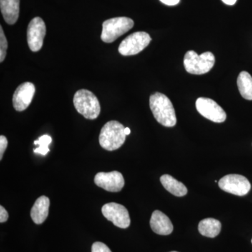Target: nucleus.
I'll use <instances>...</instances> for the list:
<instances>
[{
  "instance_id": "nucleus-1",
  "label": "nucleus",
  "mask_w": 252,
  "mask_h": 252,
  "mask_svg": "<svg viewBox=\"0 0 252 252\" xmlns=\"http://www.w3.org/2000/svg\"><path fill=\"white\" fill-rule=\"evenodd\" d=\"M150 109L159 124L165 127H173L177 124V117L170 99L165 94L156 93L149 99Z\"/></svg>"
},
{
  "instance_id": "nucleus-2",
  "label": "nucleus",
  "mask_w": 252,
  "mask_h": 252,
  "mask_svg": "<svg viewBox=\"0 0 252 252\" xmlns=\"http://www.w3.org/2000/svg\"><path fill=\"white\" fill-rule=\"evenodd\" d=\"M126 127L117 121L107 122L102 127L99 134V142L101 147L105 150H117L126 141Z\"/></svg>"
},
{
  "instance_id": "nucleus-3",
  "label": "nucleus",
  "mask_w": 252,
  "mask_h": 252,
  "mask_svg": "<svg viewBox=\"0 0 252 252\" xmlns=\"http://www.w3.org/2000/svg\"><path fill=\"white\" fill-rule=\"evenodd\" d=\"M74 105L78 112L86 119H97L100 113V104L98 99L91 91L81 89L74 96Z\"/></svg>"
},
{
  "instance_id": "nucleus-4",
  "label": "nucleus",
  "mask_w": 252,
  "mask_h": 252,
  "mask_svg": "<svg viewBox=\"0 0 252 252\" xmlns=\"http://www.w3.org/2000/svg\"><path fill=\"white\" fill-rule=\"evenodd\" d=\"M215 57L211 52L198 55L194 51L185 54L184 64L187 72L192 74H204L210 72L215 65Z\"/></svg>"
},
{
  "instance_id": "nucleus-5",
  "label": "nucleus",
  "mask_w": 252,
  "mask_h": 252,
  "mask_svg": "<svg viewBox=\"0 0 252 252\" xmlns=\"http://www.w3.org/2000/svg\"><path fill=\"white\" fill-rule=\"evenodd\" d=\"M134 21L130 18L117 17L110 18L102 24L101 39L105 43H112L132 29Z\"/></svg>"
},
{
  "instance_id": "nucleus-6",
  "label": "nucleus",
  "mask_w": 252,
  "mask_h": 252,
  "mask_svg": "<svg viewBox=\"0 0 252 252\" xmlns=\"http://www.w3.org/2000/svg\"><path fill=\"white\" fill-rule=\"evenodd\" d=\"M152 38L145 32H137L127 36L122 41L119 47V52L122 56H134L143 51L149 46Z\"/></svg>"
},
{
  "instance_id": "nucleus-7",
  "label": "nucleus",
  "mask_w": 252,
  "mask_h": 252,
  "mask_svg": "<svg viewBox=\"0 0 252 252\" xmlns=\"http://www.w3.org/2000/svg\"><path fill=\"white\" fill-rule=\"evenodd\" d=\"M219 187L227 193L243 196L250 192L252 186L244 176L231 174L222 177L219 182Z\"/></svg>"
},
{
  "instance_id": "nucleus-8",
  "label": "nucleus",
  "mask_w": 252,
  "mask_h": 252,
  "mask_svg": "<svg viewBox=\"0 0 252 252\" xmlns=\"http://www.w3.org/2000/svg\"><path fill=\"white\" fill-rule=\"evenodd\" d=\"M102 212L107 220L119 228H127L130 224V215L124 205L116 203L105 204L102 207Z\"/></svg>"
},
{
  "instance_id": "nucleus-9",
  "label": "nucleus",
  "mask_w": 252,
  "mask_h": 252,
  "mask_svg": "<svg viewBox=\"0 0 252 252\" xmlns=\"http://www.w3.org/2000/svg\"><path fill=\"white\" fill-rule=\"evenodd\" d=\"M195 106L200 114L212 122L223 123L226 119L225 111L213 99L199 97L195 102Z\"/></svg>"
},
{
  "instance_id": "nucleus-10",
  "label": "nucleus",
  "mask_w": 252,
  "mask_h": 252,
  "mask_svg": "<svg viewBox=\"0 0 252 252\" xmlns=\"http://www.w3.org/2000/svg\"><path fill=\"white\" fill-rule=\"evenodd\" d=\"M46 32L45 23L41 18H34L30 22L28 27L27 40L32 51L36 52L42 48Z\"/></svg>"
},
{
  "instance_id": "nucleus-11",
  "label": "nucleus",
  "mask_w": 252,
  "mask_h": 252,
  "mask_svg": "<svg viewBox=\"0 0 252 252\" xmlns=\"http://www.w3.org/2000/svg\"><path fill=\"white\" fill-rule=\"evenodd\" d=\"M94 182L97 187L109 192H119L125 185L124 177L121 172H98L94 178Z\"/></svg>"
},
{
  "instance_id": "nucleus-12",
  "label": "nucleus",
  "mask_w": 252,
  "mask_h": 252,
  "mask_svg": "<svg viewBox=\"0 0 252 252\" xmlns=\"http://www.w3.org/2000/svg\"><path fill=\"white\" fill-rule=\"evenodd\" d=\"M35 93V86L31 82L21 84L13 96V105L17 112L26 110L31 104Z\"/></svg>"
},
{
  "instance_id": "nucleus-13",
  "label": "nucleus",
  "mask_w": 252,
  "mask_h": 252,
  "mask_svg": "<svg viewBox=\"0 0 252 252\" xmlns=\"http://www.w3.org/2000/svg\"><path fill=\"white\" fill-rule=\"evenodd\" d=\"M150 226L154 233L160 235H168L173 231V225L169 217L159 210L152 213Z\"/></svg>"
},
{
  "instance_id": "nucleus-14",
  "label": "nucleus",
  "mask_w": 252,
  "mask_h": 252,
  "mask_svg": "<svg viewBox=\"0 0 252 252\" xmlns=\"http://www.w3.org/2000/svg\"><path fill=\"white\" fill-rule=\"evenodd\" d=\"M50 200L45 195L39 197L32 207L31 216L36 224H41L49 215Z\"/></svg>"
},
{
  "instance_id": "nucleus-15",
  "label": "nucleus",
  "mask_w": 252,
  "mask_h": 252,
  "mask_svg": "<svg viewBox=\"0 0 252 252\" xmlns=\"http://www.w3.org/2000/svg\"><path fill=\"white\" fill-rule=\"evenodd\" d=\"M0 8L6 23L14 25L17 22L20 12V0H0Z\"/></svg>"
},
{
  "instance_id": "nucleus-16",
  "label": "nucleus",
  "mask_w": 252,
  "mask_h": 252,
  "mask_svg": "<svg viewBox=\"0 0 252 252\" xmlns=\"http://www.w3.org/2000/svg\"><path fill=\"white\" fill-rule=\"evenodd\" d=\"M160 180L164 188L175 196H185L188 193V189L185 185L176 180L171 175H162Z\"/></svg>"
},
{
  "instance_id": "nucleus-17",
  "label": "nucleus",
  "mask_w": 252,
  "mask_h": 252,
  "mask_svg": "<svg viewBox=\"0 0 252 252\" xmlns=\"http://www.w3.org/2000/svg\"><path fill=\"white\" fill-rule=\"evenodd\" d=\"M220 230H221V223L220 220L215 219H205L199 223V232L200 234L207 238H215L220 234Z\"/></svg>"
},
{
  "instance_id": "nucleus-18",
  "label": "nucleus",
  "mask_w": 252,
  "mask_h": 252,
  "mask_svg": "<svg viewBox=\"0 0 252 252\" xmlns=\"http://www.w3.org/2000/svg\"><path fill=\"white\" fill-rule=\"evenodd\" d=\"M239 91L243 98L252 100V77L248 72H241L237 80Z\"/></svg>"
},
{
  "instance_id": "nucleus-19",
  "label": "nucleus",
  "mask_w": 252,
  "mask_h": 252,
  "mask_svg": "<svg viewBox=\"0 0 252 252\" xmlns=\"http://www.w3.org/2000/svg\"><path fill=\"white\" fill-rule=\"evenodd\" d=\"M52 142V138L49 135H44L39 137V140L34 141L35 145H39V147L34 149V152L36 154H40L41 155H46L49 152V145Z\"/></svg>"
},
{
  "instance_id": "nucleus-20",
  "label": "nucleus",
  "mask_w": 252,
  "mask_h": 252,
  "mask_svg": "<svg viewBox=\"0 0 252 252\" xmlns=\"http://www.w3.org/2000/svg\"><path fill=\"white\" fill-rule=\"evenodd\" d=\"M8 49V42L3 31V28L0 26V62L4 61L6 56V51Z\"/></svg>"
},
{
  "instance_id": "nucleus-21",
  "label": "nucleus",
  "mask_w": 252,
  "mask_h": 252,
  "mask_svg": "<svg viewBox=\"0 0 252 252\" xmlns=\"http://www.w3.org/2000/svg\"><path fill=\"white\" fill-rule=\"evenodd\" d=\"M92 252H112L110 249L101 242H96L92 245Z\"/></svg>"
},
{
  "instance_id": "nucleus-22",
  "label": "nucleus",
  "mask_w": 252,
  "mask_h": 252,
  "mask_svg": "<svg viewBox=\"0 0 252 252\" xmlns=\"http://www.w3.org/2000/svg\"><path fill=\"white\" fill-rule=\"evenodd\" d=\"M8 140L4 135L0 136V160H1L4 152L7 148Z\"/></svg>"
},
{
  "instance_id": "nucleus-23",
  "label": "nucleus",
  "mask_w": 252,
  "mask_h": 252,
  "mask_svg": "<svg viewBox=\"0 0 252 252\" xmlns=\"http://www.w3.org/2000/svg\"><path fill=\"white\" fill-rule=\"evenodd\" d=\"M9 219V214L3 206H0V222L4 223Z\"/></svg>"
},
{
  "instance_id": "nucleus-24",
  "label": "nucleus",
  "mask_w": 252,
  "mask_h": 252,
  "mask_svg": "<svg viewBox=\"0 0 252 252\" xmlns=\"http://www.w3.org/2000/svg\"><path fill=\"white\" fill-rule=\"evenodd\" d=\"M160 1L168 6H175L180 2V0H160Z\"/></svg>"
},
{
  "instance_id": "nucleus-25",
  "label": "nucleus",
  "mask_w": 252,
  "mask_h": 252,
  "mask_svg": "<svg viewBox=\"0 0 252 252\" xmlns=\"http://www.w3.org/2000/svg\"><path fill=\"white\" fill-rule=\"evenodd\" d=\"M221 1L225 4L231 6V5H234L236 3L237 0H221Z\"/></svg>"
},
{
  "instance_id": "nucleus-26",
  "label": "nucleus",
  "mask_w": 252,
  "mask_h": 252,
  "mask_svg": "<svg viewBox=\"0 0 252 252\" xmlns=\"http://www.w3.org/2000/svg\"><path fill=\"white\" fill-rule=\"evenodd\" d=\"M124 132H125V134L126 135H130V130L129 127H126L125 130H124Z\"/></svg>"
},
{
  "instance_id": "nucleus-27",
  "label": "nucleus",
  "mask_w": 252,
  "mask_h": 252,
  "mask_svg": "<svg viewBox=\"0 0 252 252\" xmlns=\"http://www.w3.org/2000/svg\"></svg>"
},
{
  "instance_id": "nucleus-28",
  "label": "nucleus",
  "mask_w": 252,
  "mask_h": 252,
  "mask_svg": "<svg viewBox=\"0 0 252 252\" xmlns=\"http://www.w3.org/2000/svg\"></svg>"
}]
</instances>
